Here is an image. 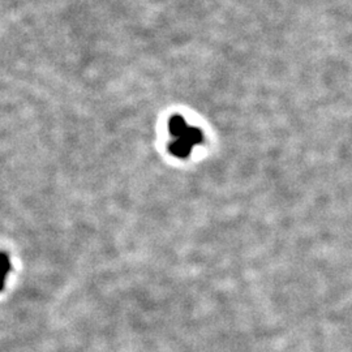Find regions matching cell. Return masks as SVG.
<instances>
[{
    "instance_id": "cell-1",
    "label": "cell",
    "mask_w": 352,
    "mask_h": 352,
    "mask_svg": "<svg viewBox=\"0 0 352 352\" xmlns=\"http://www.w3.org/2000/svg\"><path fill=\"white\" fill-rule=\"evenodd\" d=\"M168 128L174 138L170 151L177 158H187L195 146L201 144L204 140L201 131L199 128L189 126L182 116L171 118Z\"/></svg>"
},
{
    "instance_id": "cell-2",
    "label": "cell",
    "mask_w": 352,
    "mask_h": 352,
    "mask_svg": "<svg viewBox=\"0 0 352 352\" xmlns=\"http://www.w3.org/2000/svg\"><path fill=\"white\" fill-rule=\"evenodd\" d=\"M11 270V261L6 253H0V291L4 287L6 278Z\"/></svg>"
}]
</instances>
